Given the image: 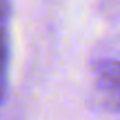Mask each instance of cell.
Wrapping results in <instances>:
<instances>
[{"mask_svg": "<svg viewBox=\"0 0 120 120\" xmlns=\"http://www.w3.org/2000/svg\"><path fill=\"white\" fill-rule=\"evenodd\" d=\"M94 82L101 98L116 111H120V60L103 58L92 68Z\"/></svg>", "mask_w": 120, "mask_h": 120, "instance_id": "1", "label": "cell"}, {"mask_svg": "<svg viewBox=\"0 0 120 120\" xmlns=\"http://www.w3.org/2000/svg\"><path fill=\"white\" fill-rule=\"evenodd\" d=\"M8 62H9V2L0 0V107L8 90Z\"/></svg>", "mask_w": 120, "mask_h": 120, "instance_id": "2", "label": "cell"}]
</instances>
